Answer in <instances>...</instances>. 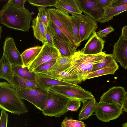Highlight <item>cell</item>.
Wrapping results in <instances>:
<instances>
[{"label":"cell","instance_id":"cell-1","mask_svg":"<svg viewBox=\"0 0 127 127\" xmlns=\"http://www.w3.org/2000/svg\"><path fill=\"white\" fill-rule=\"evenodd\" d=\"M32 16L27 9L20 8L8 1L0 10V23L10 28L28 32Z\"/></svg>","mask_w":127,"mask_h":127},{"label":"cell","instance_id":"cell-2","mask_svg":"<svg viewBox=\"0 0 127 127\" xmlns=\"http://www.w3.org/2000/svg\"><path fill=\"white\" fill-rule=\"evenodd\" d=\"M106 54L104 51L97 54L87 55L80 50L76 51L72 56L70 66L64 71L83 81L84 77L92 72L94 65L102 60Z\"/></svg>","mask_w":127,"mask_h":127},{"label":"cell","instance_id":"cell-3","mask_svg":"<svg viewBox=\"0 0 127 127\" xmlns=\"http://www.w3.org/2000/svg\"><path fill=\"white\" fill-rule=\"evenodd\" d=\"M0 108L18 116L29 111L15 87L5 82L0 83Z\"/></svg>","mask_w":127,"mask_h":127},{"label":"cell","instance_id":"cell-4","mask_svg":"<svg viewBox=\"0 0 127 127\" xmlns=\"http://www.w3.org/2000/svg\"><path fill=\"white\" fill-rule=\"evenodd\" d=\"M70 99L48 90L47 98L41 111L45 116L59 117L68 111L67 105Z\"/></svg>","mask_w":127,"mask_h":127},{"label":"cell","instance_id":"cell-5","mask_svg":"<svg viewBox=\"0 0 127 127\" xmlns=\"http://www.w3.org/2000/svg\"><path fill=\"white\" fill-rule=\"evenodd\" d=\"M47 10L50 21L64 33L75 47L71 16L67 12L55 8H47Z\"/></svg>","mask_w":127,"mask_h":127},{"label":"cell","instance_id":"cell-6","mask_svg":"<svg viewBox=\"0 0 127 127\" xmlns=\"http://www.w3.org/2000/svg\"><path fill=\"white\" fill-rule=\"evenodd\" d=\"M48 90L70 99L78 100L82 102L94 97L91 92L84 90L78 85L54 86L50 88Z\"/></svg>","mask_w":127,"mask_h":127},{"label":"cell","instance_id":"cell-7","mask_svg":"<svg viewBox=\"0 0 127 127\" xmlns=\"http://www.w3.org/2000/svg\"><path fill=\"white\" fill-rule=\"evenodd\" d=\"M122 106L117 103L96 102L95 115L102 122H108L116 119L123 113Z\"/></svg>","mask_w":127,"mask_h":127},{"label":"cell","instance_id":"cell-8","mask_svg":"<svg viewBox=\"0 0 127 127\" xmlns=\"http://www.w3.org/2000/svg\"><path fill=\"white\" fill-rule=\"evenodd\" d=\"M12 85L15 88L18 95L22 99L30 102L41 111V107L47 98L48 90L27 89Z\"/></svg>","mask_w":127,"mask_h":127},{"label":"cell","instance_id":"cell-9","mask_svg":"<svg viewBox=\"0 0 127 127\" xmlns=\"http://www.w3.org/2000/svg\"><path fill=\"white\" fill-rule=\"evenodd\" d=\"M61 54L58 49L55 46L48 43L42 45V48L39 54L29 67L30 71L32 72L34 69L44 63L56 61Z\"/></svg>","mask_w":127,"mask_h":127},{"label":"cell","instance_id":"cell-10","mask_svg":"<svg viewBox=\"0 0 127 127\" xmlns=\"http://www.w3.org/2000/svg\"><path fill=\"white\" fill-rule=\"evenodd\" d=\"M82 12L98 21L104 16L105 9L96 0H76Z\"/></svg>","mask_w":127,"mask_h":127},{"label":"cell","instance_id":"cell-11","mask_svg":"<svg viewBox=\"0 0 127 127\" xmlns=\"http://www.w3.org/2000/svg\"><path fill=\"white\" fill-rule=\"evenodd\" d=\"M3 55L13 65H23L21 54L17 49L13 39L8 36L5 39L3 46Z\"/></svg>","mask_w":127,"mask_h":127},{"label":"cell","instance_id":"cell-12","mask_svg":"<svg viewBox=\"0 0 127 127\" xmlns=\"http://www.w3.org/2000/svg\"><path fill=\"white\" fill-rule=\"evenodd\" d=\"M80 20V34L81 42L87 40L98 28L97 21L90 17L78 15Z\"/></svg>","mask_w":127,"mask_h":127},{"label":"cell","instance_id":"cell-13","mask_svg":"<svg viewBox=\"0 0 127 127\" xmlns=\"http://www.w3.org/2000/svg\"><path fill=\"white\" fill-rule=\"evenodd\" d=\"M112 55L116 62L124 68H127V38L121 35L114 44Z\"/></svg>","mask_w":127,"mask_h":127},{"label":"cell","instance_id":"cell-14","mask_svg":"<svg viewBox=\"0 0 127 127\" xmlns=\"http://www.w3.org/2000/svg\"><path fill=\"white\" fill-rule=\"evenodd\" d=\"M126 92L123 87H112L102 94L99 102L117 103L122 106Z\"/></svg>","mask_w":127,"mask_h":127},{"label":"cell","instance_id":"cell-15","mask_svg":"<svg viewBox=\"0 0 127 127\" xmlns=\"http://www.w3.org/2000/svg\"><path fill=\"white\" fill-rule=\"evenodd\" d=\"M105 42V41L99 37L96 32L95 31L84 47L80 51L86 55L99 54L102 52Z\"/></svg>","mask_w":127,"mask_h":127},{"label":"cell","instance_id":"cell-16","mask_svg":"<svg viewBox=\"0 0 127 127\" xmlns=\"http://www.w3.org/2000/svg\"><path fill=\"white\" fill-rule=\"evenodd\" d=\"M36 74L37 85L38 88L42 89L48 90L50 88L54 86H75L78 85L51 78L38 74Z\"/></svg>","mask_w":127,"mask_h":127},{"label":"cell","instance_id":"cell-17","mask_svg":"<svg viewBox=\"0 0 127 127\" xmlns=\"http://www.w3.org/2000/svg\"><path fill=\"white\" fill-rule=\"evenodd\" d=\"M54 6L71 15L81 14L82 13L76 0H57Z\"/></svg>","mask_w":127,"mask_h":127},{"label":"cell","instance_id":"cell-18","mask_svg":"<svg viewBox=\"0 0 127 127\" xmlns=\"http://www.w3.org/2000/svg\"><path fill=\"white\" fill-rule=\"evenodd\" d=\"M54 44L61 54L65 56L72 57L76 51V49L70 43L60 38L54 32Z\"/></svg>","mask_w":127,"mask_h":127},{"label":"cell","instance_id":"cell-19","mask_svg":"<svg viewBox=\"0 0 127 127\" xmlns=\"http://www.w3.org/2000/svg\"><path fill=\"white\" fill-rule=\"evenodd\" d=\"M51 78L77 84L81 82L77 78L64 71L51 70L44 74H37Z\"/></svg>","mask_w":127,"mask_h":127},{"label":"cell","instance_id":"cell-20","mask_svg":"<svg viewBox=\"0 0 127 127\" xmlns=\"http://www.w3.org/2000/svg\"><path fill=\"white\" fill-rule=\"evenodd\" d=\"M32 27L34 36L41 41L43 45L48 43L46 38L47 28L42 22L39 16L33 19L32 21Z\"/></svg>","mask_w":127,"mask_h":127},{"label":"cell","instance_id":"cell-21","mask_svg":"<svg viewBox=\"0 0 127 127\" xmlns=\"http://www.w3.org/2000/svg\"><path fill=\"white\" fill-rule=\"evenodd\" d=\"M0 78L5 79L10 84L14 74L12 64L4 55L0 60Z\"/></svg>","mask_w":127,"mask_h":127},{"label":"cell","instance_id":"cell-22","mask_svg":"<svg viewBox=\"0 0 127 127\" xmlns=\"http://www.w3.org/2000/svg\"><path fill=\"white\" fill-rule=\"evenodd\" d=\"M42 48L36 46L29 48L21 54L23 67H29L37 57Z\"/></svg>","mask_w":127,"mask_h":127},{"label":"cell","instance_id":"cell-23","mask_svg":"<svg viewBox=\"0 0 127 127\" xmlns=\"http://www.w3.org/2000/svg\"><path fill=\"white\" fill-rule=\"evenodd\" d=\"M83 103L78 116L79 119L81 121L88 119L94 112L96 102L94 97Z\"/></svg>","mask_w":127,"mask_h":127},{"label":"cell","instance_id":"cell-24","mask_svg":"<svg viewBox=\"0 0 127 127\" xmlns=\"http://www.w3.org/2000/svg\"><path fill=\"white\" fill-rule=\"evenodd\" d=\"M126 10L127 4L106 8L105 9L104 16L98 21L101 23L108 22L112 19L114 17Z\"/></svg>","mask_w":127,"mask_h":127},{"label":"cell","instance_id":"cell-25","mask_svg":"<svg viewBox=\"0 0 127 127\" xmlns=\"http://www.w3.org/2000/svg\"><path fill=\"white\" fill-rule=\"evenodd\" d=\"M14 73L19 76L29 80L36 81V74L33 71H31L28 67L23 65L12 64Z\"/></svg>","mask_w":127,"mask_h":127},{"label":"cell","instance_id":"cell-26","mask_svg":"<svg viewBox=\"0 0 127 127\" xmlns=\"http://www.w3.org/2000/svg\"><path fill=\"white\" fill-rule=\"evenodd\" d=\"M10 84L25 88L34 90L41 89L37 87L36 81L27 80L14 73L13 74Z\"/></svg>","mask_w":127,"mask_h":127},{"label":"cell","instance_id":"cell-27","mask_svg":"<svg viewBox=\"0 0 127 127\" xmlns=\"http://www.w3.org/2000/svg\"><path fill=\"white\" fill-rule=\"evenodd\" d=\"M72 57L65 56L60 54L56 63L48 70H53L60 71H65L70 66Z\"/></svg>","mask_w":127,"mask_h":127},{"label":"cell","instance_id":"cell-28","mask_svg":"<svg viewBox=\"0 0 127 127\" xmlns=\"http://www.w3.org/2000/svg\"><path fill=\"white\" fill-rule=\"evenodd\" d=\"M118 65L112 54H107L102 60L94 65L92 72L107 67L115 66Z\"/></svg>","mask_w":127,"mask_h":127},{"label":"cell","instance_id":"cell-29","mask_svg":"<svg viewBox=\"0 0 127 127\" xmlns=\"http://www.w3.org/2000/svg\"><path fill=\"white\" fill-rule=\"evenodd\" d=\"M71 16L73 35L74 39L75 46L76 49L80 45L81 42L80 34V20L78 15H72Z\"/></svg>","mask_w":127,"mask_h":127},{"label":"cell","instance_id":"cell-30","mask_svg":"<svg viewBox=\"0 0 127 127\" xmlns=\"http://www.w3.org/2000/svg\"><path fill=\"white\" fill-rule=\"evenodd\" d=\"M119 68L118 65L115 66L107 67L92 72L84 77L83 81L103 75L114 74Z\"/></svg>","mask_w":127,"mask_h":127},{"label":"cell","instance_id":"cell-31","mask_svg":"<svg viewBox=\"0 0 127 127\" xmlns=\"http://www.w3.org/2000/svg\"><path fill=\"white\" fill-rule=\"evenodd\" d=\"M62 127H85L86 125L83 122L76 120L65 117L62 123Z\"/></svg>","mask_w":127,"mask_h":127},{"label":"cell","instance_id":"cell-32","mask_svg":"<svg viewBox=\"0 0 127 127\" xmlns=\"http://www.w3.org/2000/svg\"><path fill=\"white\" fill-rule=\"evenodd\" d=\"M57 0H28L29 3L32 5L39 7L54 6Z\"/></svg>","mask_w":127,"mask_h":127},{"label":"cell","instance_id":"cell-33","mask_svg":"<svg viewBox=\"0 0 127 127\" xmlns=\"http://www.w3.org/2000/svg\"><path fill=\"white\" fill-rule=\"evenodd\" d=\"M37 9L38 11L37 15L40 17L42 22L47 28L50 21L47 9L45 7H39Z\"/></svg>","mask_w":127,"mask_h":127},{"label":"cell","instance_id":"cell-34","mask_svg":"<svg viewBox=\"0 0 127 127\" xmlns=\"http://www.w3.org/2000/svg\"><path fill=\"white\" fill-rule=\"evenodd\" d=\"M49 25L54 32L59 37L62 39L70 43L76 48L72 44L68 37L53 22L50 21L49 23Z\"/></svg>","mask_w":127,"mask_h":127},{"label":"cell","instance_id":"cell-35","mask_svg":"<svg viewBox=\"0 0 127 127\" xmlns=\"http://www.w3.org/2000/svg\"><path fill=\"white\" fill-rule=\"evenodd\" d=\"M56 62V61L44 63L36 68L33 71L36 74H44Z\"/></svg>","mask_w":127,"mask_h":127},{"label":"cell","instance_id":"cell-36","mask_svg":"<svg viewBox=\"0 0 127 127\" xmlns=\"http://www.w3.org/2000/svg\"><path fill=\"white\" fill-rule=\"evenodd\" d=\"M80 102L78 100L70 99L66 106L67 110L77 111L80 106Z\"/></svg>","mask_w":127,"mask_h":127},{"label":"cell","instance_id":"cell-37","mask_svg":"<svg viewBox=\"0 0 127 127\" xmlns=\"http://www.w3.org/2000/svg\"><path fill=\"white\" fill-rule=\"evenodd\" d=\"M115 29L111 26H108L104 29L100 30L96 32L97 35L101 38L105 37L110 33L114 31Z\"/></svg>","mask_w":127,"mask_h":127},{"label":"cell","instance_id":"cell-38","mask_svg":"<svg viewBox=\"0 0 127 127\" xmlns=\"http://www.w3.org/2000/svg\"><path fill=\"white\" fill-rule=\"evenodd\" d=\"M8 118V114L6 111L2 110L0 119V127H7Z\"/></svg>","mask_w":127,"mask_h":127},{"label":"cell","instance_id":"cell-39","mask_svg":"<svg viewBox=\"0 0 127 127\" xmlns=\"http://www.w3.org/2000/svg\"><path fill=\"white\" fill-rule=\"evenodd\" d=\"M54 35V32L49 25L47 27L46 32L47 40V42L50 45L55 46L53 40Z\"/></svg>","mask_w":127,"mask_h":127},{"label":"cell","instance_id":"cell-40","mask_svg":"<svg viewBox=\"0 0 127 127\" xmlns=\"http://www.w3.org/2000/svg\"><path fill=\"white\" fill-rule=\"evenodd\" d=\"M9 1L12 3L17 7L22 9L25 8L24 4L27 1V0H9Z\"/></svg>","mask_w":127,"mask_h":127},{"label":"cell","instance_id":"cell-41","mask_svg":"<svg viewBox=\"0 0 127 127\" xmlns=\"http://www.w3.org/2000/svg\"><path fill=\"white\" fill-rule=\"evenodd\" d=\"M127 4V0H113L112 2L109 7L123 5Z\"/></svg>","mask_w":127,"mask_h":127},{"label":"cell","instance_id":"cell-42","mask_svg":"<svg viewBox=\"0 0 127 127\" xmlns=\"http://www.w3.org/2000/svg\"><path fill=\"white\" fill-rule=\"evenodd\" d=\"M102 7L105 9L109 7L113 0H96Z\"/></svg>","mask_w":127,"mask_h":127},{"label":"cell","instance_id":"cell-43","mask_svg":"<svg viewBox=\"0 0 127 127\" xmlns=\"http://www.w3.org/2000/svg\"><path fill=\"white\" fill-rule=\"evenodd\" d=\"M122 107L123 111L127 112V92H126L125 95Z\"/></svg>","mask_w":127,"mask_h":127},{"label":"cell","instance_id":"cell-44","mask_svg":"<svg viewBox=\"0 0 127 127\" xmlns=\"http://www.w3.org/2000/svg\"><path fill=\"white\" fill-rule=\"evenodd\" d=\"M127 38V25H126L122 29L121 35Z\"/></svg>","mask_w":127,"mask_h":127},{"label":"cell","instance_id":"cell-45","mask_svg":"<svg viewBox=\"0 0 127 127\" xmlns=\"http://www.w3.org/2000/svg\"><path fill=\"white\" fill-rule=\"evenodd\" d=\"M122 127H127V122L122 124Z\"/></svg>","mask_w":127,"mask_h":127},{"label":"cell","instance_id":"cell-46","mask_svg":"<svg viewBox=\"0 0 127 127\" xmlns=\"http://www.w3.org/2000/svg\"><path fill=\"white\" fill-rule=\"evenodd\" d=\"M2 28H1V26H0V38H1V32H2Z\"/></svg>","mask_w":127,"mask_h":127},{"label":"cell","instance_id":"cell-47","mask_svg":"<svg viewBox=\"0 0 127 127\" xmlns=\"http://www.w3.org/2000/svg\"></svg>","mask_w":127,"mask_h":127}]
</instances>
